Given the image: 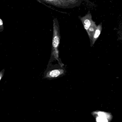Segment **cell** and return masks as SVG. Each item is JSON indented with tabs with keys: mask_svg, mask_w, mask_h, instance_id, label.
I'll return each mask as SVG.
<instances>
[{
	"mask_svg": "<svg viewBox=\"0 0 122 122\" xmlns=\"http://www.w3.org/2000/svg\"><path fill=\"white\" fill-rule=\"evenodd\" d=\"M3 24V23L1 19H0V26L2 25Z\"/></svg>",
	"mask_w": 122,
	"mask_h": 122,
	"instance_id": "cell-10",
	"label": "cell"
},
{
	"mask_svg": "<svg viewBox=\"0 0 122 122\" xmlns=\"http://www.w3.org/2000/svg\"><path fill=\"white\" fill-rule=\"evenodd\" d=\"M3 76V73L2 72H0V80L2 79Z\"/></svg>",
	"mask_w": 122,
	"mask_h": 122,
	"instance_id": "cell-9",
	"label": "cell"
},
{
	"mask_svg": "<svg viewBox=\"0 0 122 122\" xmlns=\"http://www.w3.org/2000/svg\"><path fill=\"white\" fill-rule=\"evenodd\" d=\"M53 34L52 41V52L58 50L61 40L60 26L57 18L53 20Z\"/></svg>",
	"mask_w": 122,
	"mask_h": 122,
	"instance_id": "cell-2",
	"label": "cell"
},
{
	"mask_svg": "<svg viewBox=\"0 0 122 122\" xmlns=\"http://www.w3.org/2000/svg\"><path fill=\"white\" fill-rule=\"evenodd\" d=\"M96 121L97 122H108V120L107 118L98 116L96 117Z\"/></svg>",
	"mask_w": 122,
	"mask_h": 122,
	"instance_id": "cell-8",
	"label": "cell"
},
{
	"mask_svg": "<svg viewBox=\"0 0 122 122\" xmlns=\"http://www.w3.org/2000/svg\"><path fill=\"white\" fill-rule=\"evenodd\" d=\"M97 25H96L95 22L93 21L91 25V26L89 28L87 31V33L88 35V37L90 39V43H91V41L92 40V38L93 36L94 32L96 30V27Z\"/></svg>",
	"mask_w": 122,
	"mask_h": 122,
	"instance_id": "cell-6",
	"label": "cell"
},
{
	"mask_svg": "<svg viewBox=\"0 0 122 122\" xmlns=\"http://www.w3.org/2000/svg\"><path fill=\"white\" fill-rule=\"evenodd\" d=\"M62 65V63L60 65H56L53 66L47 72L45 78L49 79H55L64 75L65 74V70Z\"/></svg>",
	"mask_w": 122,
	"mask_h": 122,
	"instance_id": "cell-3",
	"label": "cell"
},
{
	"mask_svg": "<svg viewBox=\"0 0 122 122\" xmlns=\"http://www.w3.org/2000/svg\"><path fill=\"white\" fill-rule=\"evenodd\" d=\"M42 1L57 7L63 9L71 8L77 7L80 5L82 2L81 0H47Z\"/></svg>",
	"mask_w": 122,
	"mask_h": 122,
	"instance_id": "cell-1",
	"label": "cell"
},
{
	"mask_svg": "<svg viewBox=\"0 0 122 122\" xmlns=\"http://www.w3.org/2000/svg\"><path fill=\"white\" fill-rule=\"evenodd\" d=\"M79 18L83 25L84 29L87 32L93 22V20L92 19L91 13L90 11H88L85 16L82 17L79 16Z\"/></svg>",
	"mask_w": 122,
	"mask_h": 122,
	"instance_id": "cell-4",
	"label": "cell"
},
{
	"mask_svg": "<svg viewBox=\"0 0 122 122\" xmlns=\"http://www.w3.org/2000/svg\"><path fill=\"white\" fill-rule=\"evenodd\" d=\"M97 115L98 117L105 118H107V119L108 118H110V115H108V113L104 112L99 111L97 113Z\"/></svg>",
	"mask_w": 122,
	"mask_h": 122,
	"instance_id": "cell-7",
	"label": "cell"
},
{
	"mask_svg": "<svg viewBox=\"0 0 122 122\" xmlns=\"http://www.w3.org/2000/svg\"><path fill=\"white\" fill-rule=\"evenodd\" d=\"M102 30V23H100V24L97 25L96 30L94 32L92 38V40L91 43V47H92L93 46L95 43L96 42V41L97 40L98 38L99 37L101 33Z\"/></svg>",
	"mask_w": 122,
	"mask_h": 122,
	"instance_id": "cell-5",
	"label": "cell"
}]
</instances>
